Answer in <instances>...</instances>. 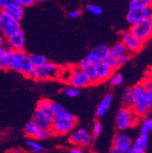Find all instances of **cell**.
Listing matches in <instances>:
<instances>
[{
	"instance_id": "obj_1",
	"label": "cell",
	"mask_w": 152,
	"mask_h": 153,
	"mask_svg": "<svg viewBox=\"0 0 152 153\" xmlns=\"http://www.w3.org/2000/svg\"><path fill=\"white\" fill-rule=\"evenodd\" d=\"M133 97V106L132 110L134 111L140 117H146L151 109V105L148 103L145 96V89L141 83L137 84L132 88Z\"/></svg>"
},
{
	"instance_id": "obj_2",
	"label": "cell",
	"mask_w": 152,
	"mask_h": 153,
	"mask_svg": "<svg viewBox=\"0 0 152 153\" xmlns=\"http://www.w3.org/2000/svg\"><path fill=\"white\" fill-rule=\"evenodd\" d=\"M141 118L132 109L123 107L119 109L116 117V126L119 131H125L136 126Z\"/></svg>"
},
{
	"instance_id": "obj_3",
	"label": "cell",
	"mask_w": 152,
	"mask_h": 153,
	"mask_svg": "<svg viewBox=\"0 0 152 153\" xmlns=\"http://www.w3.org/2000/svg\"><path fill=\"white\" fill-rule=\"evenodd\" d=\"M59 68V66L56 64L47 61L43 65L34 68L33 79L37 81L55 79L58 78Z\"/></svg>"
},
{
	"instance_id": "obj_4",
	"label": "cell",
	"mask_w": 152,
	"mask_h": 153,
	"mask_svg": "<svg viewBox=\"0 0 152 153\" xmlns=\"http://www.w3.org/2000/svg\"><path fill=\"white\" fill-rule=\"evenodd\" d=\"M120 37H121V41L127 48V52L130 53L131 54L140 52L145 47V41H143L142 39L139 38L133 33H131L129 30L121 32Z\"/></svg>"
},
{
	"instance_id": "obj_5",
	"label": "cell",
	"mask_w": 152,
	"mask_h": 153,
	"mask_svg": "<svg viewBox=\"0 0 152 153\" xmlns=\"http://www.w3.org/2000/svg\"><path fill=\"white\" fill-rule=\"evenodd\" d=\"M76 124V122H73L65 117L54 116V118L51 120L50 128L51 135H65L69 133Z\"/></svg>"
},
{
	"instance_id": "obj_6",
	"label": "cell",
	"mask_w": 152,
	"mask_h": 153,
	"mask_svg": "<svg viewBox=\"0 0 152 153\" xmlns=\"http://www.w3.org/2000/svg\"><path fill=\"white\" fill-rule=\"evenodd\" d=\"M67 83L71 86L82 88L91 85V82L85 72L77 65L71 66V74Z\"/></svg>"
},
{
	"instance_id": "obj_7",
	"label": "cell",
	"mask_w": 152,
	"mask_h": 153,
	"mask_svg": "<svg viewBox=\"0 0 152 153\" xmlns=\"http://www.w3.org/2000/svg\"><path fill=\"white\" fill-rule=\"evenodd\" d=\"M129 30L144 41H148L152 35V19L148 18L130 25Z\"/></svg>"
},
{
	"instance_id": "obj_8",
	"label": "cell",
	"mask_w": 152,
	"mask_h": 153,
	"mask_svg": "<svg viewBox=\"0 0 152 153\" xmlns=\"http://www.w3.org/2000/svg\"><path fill=\"white\" fill-rule=\"evenodd\" d=\"M20 29L21 28L19 22L13 19L7 13L2 11V16L0 19V33L5 37H7L8 36Z\"/></svg>"
},
{
	"instance_id": "obj_9",
	"label": "cell",
	"mask_w": 152,
	"mask_h": 153,
	"mask_svg": "<svg viewBox=\"0 0 152 153\" xmlns=\"http://www.w3.org/2000/svg\"><path fill=\"white\" fill-rule=\"evenodd\" d=\"M93 136L85 128H79L69 137V142L79 147H87L93 142Z\"/></svg>"
},
{
	"instance_id": "obj_10",
	"label": "cell",
	"mask_w": 152,
	"mask_h": 153,
	"mask_svg": "<svg viewBox=\"0 0 152 153\" xmlns=\"http://www.w3.org/2000/svg\"><path fill=\"white\" fill-rule=\"evenodd\" d=\"M151 18V8H129L126 16L127 23L133 25L143 19Z\"/></svg>"
},
{
	"instance_id": "obj_11",
	"label": "cell",
	"mask_w": 152,
	"mask_h": 153,
	"mask_svg": "<svg viewBox=\"0 0 152 153\" xmlns=\"http://www.w3.org/2000/svg\"><path fill=\"white\" fill-rule=\"evenodd\" d=\"M109 57V47L105 45L93 47L89 51L85 58L93 63L105 61Z\"/></svg>"
},
{
	"instance_id": "obj_12",
	"label": "cell",
	"mask_w": 152,
	"mask_h": 153,
	"mask_svg": "<svg viewBox=\"0 0 152 153\" xmlns=\"http://www.w3.org/2000/svg\"><path fill=\"white\" fill-rule=\"evenodd\" d=\"M7 46L13 51L24 50L25 35L21 29L6 37Z\"/></svg>"
},
{
	"instance_id": "obj_13",
	"label": "cell",
	"mask_w": 152,
	"mask_h": 153,
	"mask_svg": "<svg viewBox=\"0 0 152 153\" xmlns=\"http://www.w3.org/2000/svg\"><path fill=\"white\" fill-rule=\"evenodd\" d=\"M77 65L85 72V74L90 80L91 85H96V84L98 83L97 82L96 72V65H95L94 63L89 62L86 58H84L82 60L79 61Z\"/></svg>"
},
{
	"instance_id": "obj_14",
	"label": "cell",
	"mask_w": 152,
	"mask_h": 153,
	"mask_svg": "<svg viewBox=\"0 0 152 153\" xmlns=\"http://www.w3.org/2000/svg\"><path fill=\"white\" fill-rule=\"evenodd\" d=\"M27 54L24 50L13 51L12 52L11 62L10 65V69L14 72L21 73L23 65V59Z\"/></svg>"
},
{
	"instance_id": "obj_15",
	"label": "cell",
	"mask_w": 152,
	"mask_h": 153,
	"mask_svg": "<svg viewBox=\"0 0 152 153\" xmlns=\"http://www.w3.org/2000/svg\"><path fill=\"white\" fill-rule=\"evenodd\" d=\"M95 65H96V72L98 83H102L107 81L112 73L113 72V71L107 65V64L104 61L95 63Z\"/></svg>"
},
{
	"instance_id": "obj_16",
	"label": "cell",
	"mask_w": 152,
	"mask_h": 153,
	"mask_svg": "<svg viewBox=\"0 0 152 153\" xmlns=\"http://www.w3.org/2000/svg\"><path fill=\"white\" fill-rule=\"evenodd\" d=\"M31 121L34 124V125L37 128H41V129H47L50 130V125H51V120L49 119L47 116H45L44 114L36 109L33 113Z\"/></svg>"
},
{
	"instance_id": "obj_17",
	"label": "cell",
	"mask_w": 152,
	"mask_h": 153,
	"mask_svg": "<svg viewBox=\"0 0 152 153\" xmlns=\"http://www.w3.org/2000/svg\"><path fill=\"white\" fill-rule=\"evenodd\" d=\"M132 140L128 134L119 132L114 136L113 139V146L117 148L119 150H123L131 147Z\"/></svg>"
},
{
	"instance_id": "obj_18",
	"label": "cell",
	"mask_w": 152,
	"mask_h": 153,
	"mask_svg": "<svg viewBox=\"0 0 152 153\" xmlns=\"http://www.w3.org/2000/svg\"><path fill=\"white\" fill-rule=\"evenodd\" d=\"M148 134H140V135L136 138L133 144H131V149L134 153H140L145 152L148 145Z\"/></svg>"
},
{
	"instance_id": "obj_19",
	"label": "cell",
	"mask_w": 152,
	"mask_h": 153,
	"mask_svg": "<svg viewBox=\"0 0 152 153\" xmlns=\"http://www.w3.org/2000/svg\"><path fill=\"white\" fill-rule=\"evenodd\" d=\"M52 103H53V101L50 100V99L44 98V99H41L38 101L36 109L41 111L49 119L52 120L54 117V113L52 111Z\"/></svg>"
},
{
	"instance_id": "obj_20",
	"label": "cell",
	"mask_w": 152,
	"mask_h": 153,
	"mask_svg": "<svg viewBox=\"0 0 152 153\" xmlns=\"http://www.w3.org/2000/svg\"><path fill=\"white\" fill-rule=\"evenodd\" d=\"M2 11L7 13L13 19L19 22L23 19V15H24V7L20 6L19 3H16L8 6Z\"/></svg>"
},
{
	"instance_id": "obj_21",
	"label": "cell",
	"mask_w": 152,
	"mask_h": 153,
	"mask_svg": "<svg viewBox=\"0 0 152 153\" xmlns=\"http://www.w3.org/2000/svg\"><path fill=\"white\" fill-rule=\"evenodd\" d=\"M112 100H113V97H112L111 94L108 93V94L105 95L103 99L101 100L99 104L98 105L96 111V115L98 118H101L102 116L105 115L106 112L110 107V104H111Z\"/></svg>"
},
{
	"instance_id": "obj_22",
	"label": "cell",
	"mask_w": 152,
	"mask_h": 153,
	"mask_svg": "<svg viewBox=\"0 0 152 153\" xmlns=\"http://www.w3.org/2000/svg\"><path fill=\"white\" fill-rule=\"evenodd\" d=\"M127 52L125 45H123L122 41L116 43L113 45L109 48V57L113 58L115 59L121 56L122 54Z\"/></svg>"
},
{
	"instance_id": "obj_23",
	"label": "cell",
	"mask_w": 152,
	"mask_h": 153,
	"mask_svg": "<svg viewBox=\"0 0 152 153\" xmlns=\"http://www.w3.org/2000/svg\"><path fill=\"white\" fill-rule=\"evenodd\" d=\"M12 52H13V50L10 48L7 45H5V51H4L3 55L0 60V69L5 70V71L10 69Z\"/></svg>"
},
{
	"instance_id": "obj_24",
	"label": "cell",
	"mask_w": 152,
	"mask_h": 153,
	"mask_svg": "<svg viewBox=\"0 0 152 153\" xmlns=\"http://www.w3.org/2000/svg\"><path fill=\"white\" fill-rule=\"evenodd\" d=\"M121 99L123 107L132 109L133 106V97L132 88H127L123 92Z\"/></svg>"
},
{
	"instance_id": "obj_25",
	"label": "cell",
	"mask_w": 152,
	"mask_h": 153,
	"mask_svg": "<svg viewBox=\"0 0 152 153\" xmlns=\"http://www.w3.org/2000/svg\"><path fill=\"white\" fill-rule=\"evenodd\" d=\"M29 58L31 63L34 66V68H37L39 66L43 65L47 62V58L42 54H35V53H32V54H29Z\"/></svg>"
},
{
	"instance_id": "obj_26",
	"label": "cell",
	"mask_w": 152,
	"mask_h": 153,
	"mask_svg": "<svg viewBox=\"0 0 152 153\" xmlns=\"http://www.w3.org/2000/svg\"><path fill=\"white\" fill-rule=\"evenodd\" d=\"M37 130H38V128L35 126L34 124L31 120L27 122L24 127V133L27 137L31 138H35Z\"/></svg>"
},
{
	"instance_id": "obj_27",
	"label": "cell",
	"mask_w": 152,
	"mask_h": 153,
	"mask_svg": "<svg viewBox=\"0 0 152 153\" xmlns=\"http://www.w3.org/2000/svg\"><path fill=\"white\" fill-rule=\"evenodd\" d=\"M142 122L141 124V134H149L152 131V119L150 117H142Z\"/></svg>"
},
{
	"instance_id": "obj_28",
	"label": "cell",
	"mask_w": 152,
	"mask_h": 153,
	"mask_svg": "<svg viewBox=\"0 0 152 153\" xmlns=\"http://www.w3.org/2000/svg\"><path fill=\"white\" fill-rule=\"evenodd\" d=\"M60 93H63L66 97L72 98V97H76L80 95L81 90L79 88L74 87V86L70 85L69 87L62 88V89L60 90Z\"/></svg>"
},
{
	"instance_id": "obj_29",
	"label": "cell",
	"mask_w": 152,
	"mask_h": 153,
	"mask_svg": "<svg viewBox=\"0 0 152 153\" xmlns=\"http://www.w3.org/2000/svg\"><path fill=\"white\" fill-rule=\"evenodd\" d=\"M152 0H130V8H145L151 6Z\"/></svg>"
},
{
	"instance_id": "obj_30",
	"label": "cell",
	"mask_w": 152,
	"mask_h": 153,
	"mask_svg": "<svg viewBox=\"0 0 152 153\" xmlns=\"http://www.w3.org/2000/svg\"><path fill=\"white\" fill-rule=\"evenodd\" d=\"M123 76L120 72H113L108 80L110 81V85L111 86H116L123 82Z\"/></svg>"
},
{
	"instance_id": "obj_31",
	"label": "cell",
	"mask_w": 152,
	"mask_h": 153,
	"mask_svg": "<svg viewBox=\"0 0 152 153\" xmlns=\"http://www.w3.org/2000/svg\"><path fill=\"white\" fill-rule=\"evenodd\" d=\"M26 145L30 149L31 153H39L40 152L44 150V147L39 143H37V142H34L33 140H28V141H27Z\"/></svg>"
},
{
	"instance_id": "obj_32",
	"label": "cell",
	"mask_w": 152,
	"mask_h": 153,
	"mask_svg": "<svg viewBox=\"0 0 152 153\" xmlns=\"http://www.w3.org/2000/svg\"><path fill=\"white\" fill-rule=\"evenodd\" d=\"M52 111H53L54 116L59 117L62 116L65 112H66L67 110H66L65 107H64L63 105L56 103V102H53L52 103Z\"/></svg>"
},
{
	"instance_id": "obj_33",
	"label": "cell",
	"mask_w": 152,
	"mask_h": 153,
	"mask_svg": "<svg viewBox=\"0 0 152 153\" xmlns=\"http://www.w3.org/2000/svg\"><path fill=\"white\" fill-rule=\"evenodd\" d=\"M101 131H102V124L99 120H95L92 129V134H91L93 136V138H98L100 135Z\"/></svg>"
},
{
	"instance_id": "obj_34",
	"label": "cell",
	"mask_w": 152,
	"mask_h": 153,
	"mask_svg": "<svg viewBox=\"0 0 152 153\" xmlns=\"http://www.w3.org/2000/svg\"><path fill=\"white\" fill-rule=\"evenodd\" d=\"M51 135V132L50 130H47V129H41V128H38V130L37 131V134L35 136V138L36 139H47V138H49L50 136Z\"/></svg>"
},
{
	"instance_id": "obj_35",
	"label": "cell",
	"mask_w": 152,
	"mask_h": 153,
	"mask_svg": "<svg viewBox=\"0 0 152 153\" xmlns=\"http://www.w3.org/2000/svg\"><path fill=\"white\" fill-rule=\"evenodd\" d=\"M131 57H132V54L129 52H127L125 54H122L121 56H119L118 58H116V63H117L118 68L123 66V65H125L130 59Z\"/></svg>"
},
{
	"instance_id": "obj_36",
	"label": "cell",
	"mask_w": 152,
	"mask_h": 153,
	"mask_svg": "<svg viewBox=\"0 0 152 153\" xmlns=\"http://www.w3.org/2000/svg\"><path fill=\"white\" fill-rule=\"evenodd\" d=\"M86 10L87 11L91 12L92 13L94 16H99L102 13V10L100 6H94L93 4H89L86 6Z\"/></svg>"
},
{
	"instance_id": "obj_37",
	"label": "cell",
	"mask_w": 152,
	"mask_h": 153,
	"mask_svg": "<svg viewBox=\"0 0 152 153\" xmlns=\"http://www.w3.org/2000/svg\"><path fill=\"white\" fill-rule=\"evenodd\" d=\"M104 62H106V64H107V65L109 66L113 72L118 68L117 63H116V59H115V58H111V57H108Z\"/></svg>"
},
{
	"instance_id": "obj_38",
	"label": "cell",
	"mask_w": 152,
	"mask_h": 153,
	"mask_svg": "<svg viewBox=\"0 0 152 153\" xmlns=\"http://www.w3.org/2000/svg\"><path fill=\"white\" fill-rule=\"evenodd\" d=\"M17 3L16 0H0V10H5L8 6Z\"/></svg>"
},
{
	"instance_id": "obj_39",
	"label": "cell",
	"mask_w": 152,
	"mask_h": 153,
	"mask_svg": "<svg viewBox=\"0 0 152 153\" xmlns=\"http://www.w3.org/2000/svg\"><path fill=\"white\" fill-rule=\"evenodd\" d=\"M17 3H19L23 7H28V6H33L36 2V0H16Z\"/></svg>"
},
{
	"instance_id": "obj_40",
	"label": "cell",
	"mask_w": 152,
	"mask_h": 153,
	"mask_svg": "<svg viewBox=\"0 0 152 153\" xmlns=\"http://www.w3.org/2000/svg\"><path fill=\"white\" fill-rule=\"evenodd\" d=\"M80 14H81V12L79 10H73V11L70 12L68 13V16L71 19H75V18L79 17Z\"/></svg>"
},
{
	"instance_id": "obj_41",
	"label": "cell",
	"mask_w": 152,
	"mask_h": 153,
	"mask_svg": "<svg viewBox=\"0 0 152 153\" xmlns=\"http://www.w3.org/2000/svg\"><path fill=\"white\" fill-rule=\"evenodd\" d=\"M5 45H6V37L0 33V47L5 46Z\"/></svg>"
},
{
	"instance_id": "obj_42",
	"label": "cell",
	"mask_w": 152,
	"mask_h": 153,
	"mask_svg": "<svg viewBox=\"0 0 152 153\" xmlns=\"http://www.w3.org/2000/svg\"><path fill=\"white\" fill-rule=\"evenodd\" d=\"M68 153H83V150L79 148H75V149L69 150Z\"/></svg>"
},
{
	"instance_id": "obj_43",
	"label": "cell",
	"mask_w": 152,
	"mask_h": 153,
	"mask_svg": "<svg viewBox=\"0 0 152 153\" xmlns=\"http://www.w3.org/2000/svg\"><path fill=\"white\" fill-rule=\"evenodd\" d=\"M119 153H134L132 150V149L130 148H128V149H125L120 150L119 151Z\"/></svg>"
},
{
	"instance_id": "obj_44",
	"label": "cell",
	"mask_w": 152,
	"mask_h": 153,
	"mask_svg": "<svg viewBox=\"0 0 152 153\" xmlns=\"http://www.w3.org/2000/svg\"><path fill=\"white\" fill-rule=\"evenodd\" d=\"M119 151H120V150L118 149L117 148L113 146V147L111 148V149H110V153H119Z\"/></svg>"
},
{
	"instance_id": "obj_45",
	"label": "cell",
	"mask_w": 152,
	"mask_h": 153,
	"mask_svg": "<svg viewBox=\"0 0 152 153\" xmlns=\"http://www.w3.org/2000/svg\"><path fill=\"white\" fill-rule=\"evenodd\" d=\"M4 51H5V46L0 47V60H1V58H2V55H3Z\"/></svg>"
},
{
	"instance_id": "obj_46",
	"label": "cell",
	"mask_w": 152,
	"mask_h": 153,
	"mask_svg": "<svg viewBox=\"0 0 152 153\" xmlns=\"http://www.w3.org/2000/svg\"><path fill=\"white\" fill-rule=\"evenodd\" d=\"M44 1H47V0H36V2H44Z\"/></svg>"
},
{
	"instance_id": "obj_47",
	"label": "cell",
	"mask_w": 152,
	"mask_h": 153,
	"mask_svg": "<svg viewBox=\"0 0 152 153\" xmlns=\"http://www.w3.org/2000/svg\"><path fill=\"white\" fill-rule=\"evenodd\" d=\"M9 153H19V152H18L17 151H11V152H10Z\"/></svg>"
},
{
	"instance_id": "obj_48",
	"label": "cell",
	"mask_w": 152,
	"mask_h": 153,
	"mask_svg": "<svg viewBox=\"0 0 152 153\" xmlns=\"http://www.w3.org/2000/svg\"><path fill=\"white\" fill-rule=\"evenodd\" d=\"M2 10H0V19H1V16H2Z\"/></svg>"
},
{
	"instance_id": "obj_49",
	"label": "cell",
	"mask_w": 152,
	"mask_h": 153,
	"mask_svg": "<svg viewBox=\"0 0 152 153\" xmlns=\"http://www.w3.org/2000/svg\"><path fill=\"white\" fill-rule=\"evenodd\" d=\"M39 153H47V152H43V151H41V152H40Z\"/></svg>"
},
{
	"instance_id": "obj_50",
	"label": "cell",
	"mask_w": 152,
	"mask_h": 153,
	"mask_svg": "<svg viewBox=\"0 0 152 153\" xmlns=\"http://www.w3.org/2000/svg\"><path fill=\"white\" fill-rule=\"evenodd\" d=\"M140 153H145V152H140Z\"/></svg>"
}]
</instances>
